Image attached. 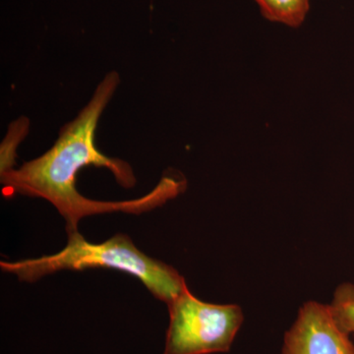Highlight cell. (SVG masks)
<instances>
[{
  "mask_svg": "<svg viewBox=\"0 0 354 354\" xmlns=\"http://www.w3.org/2000/svg\"><path fill=\"white\" fill-rule=\"evenodd\" d=\"M120 83L118 72H109L82 111L60 129L59 136L50 150L19 169L0 174L3 196L20 194L46 200L64 216L69 232L78 230L79 221L85 216L114 212L141 214L162 206L181 194L186 189V180L174 176H165L145 196L127 201H97L83 196L77 190L79 171L92 165L108 169L115 180L127 189L136 184L131 165L104 155L95 143L100 118Z\"/></svg>",
  "mask_w": 354,
  "mask_h": 354,
  "instance_id": "6da1fadb",
  "label": "cell"
},
{
  "mask_svg": "<svg viewBox=\"0 0 354 354\" xmlns=\"http://www.w3.org/2000/svg\"><path fill=\"white\" fill-rule=\"evenodd\" d=\"M68 241L59 252L37 259L0 263L1 270L22 281L34 283L43 277L64 270H118L140 279L160 301L169 304L187 286L176 269L140 251L127 235L116 234L102 243H92L78 230L67 232Z\"/></svg>",
  "mask_w": 354,
  "mask_h": 354,
  "instance_id": "7a4b0ae2",
  "label": "cell"
},
{
  "mask_svg": "<svg viewBox=\"0 0 354 354\" xmlns=\"http://www.w3.org/2000/svg\"><path fill=\"white\" fill-rule=\"evenodd\" d=\"M167 307L169 324L164 354L227 353L243 323L239 305L202 301L188 286Z\"/></svg>",
  "mask_w": 354,
  "mask_h": 354,
  "instance_id": "3957f363",
  "label": "cell"
},
{
  "mask_svg": "<svg viewBox=\"0 0 354 354\" xmlns=\"http://www.w3.org/2000/svg\"><path fill=\"white\" fill-rule=\"evenodd\" d=\"M281 354H354V344L335 321L330 305L308 301L286 332Z\"/></svg>",
  "mask_w": 354,
  "mask_h": 354,
  "instance_id": "277c9868",
  "label": "cell"
},
{
  "mask_svg": "<svg viewBox=\"0 0 354 354\" xmlns=\"http://www.w3.org/2000/svg\"><path fill=\"white\" fill-rule=\"evenodd\" d=\"M266 19L291 28L304 24L310 0H254Z\"/></svg>",
  "mask_w": 354,
  "mask_h": 354,
  "instance_id": "5b68a950",
  "label": "cell"
},
{
  "mask_svg": "<svg viewBox=\"0 0 354 354\" xmlns=\"http://www.w3.org/2000/svg\"><path fill=\"white\" fill-rule=\"evenodd\" d=\"M30 121L25 116L11 123L0 150V174L15 169L18 147L29 133Z\"/></svg>",
  "mask_w": 354,
  "mask_h": 354,
  "instance_id": "8992f818",
  "label": "cell"
},
{
  "mask_svg": "<svg viewBox=\"0 0 354 354\" xmlns=\"http://www.w3.org/2000/svg\"><path fill=\"white\" fill-rule=\"evenodd\" d=\"M330 308L342 329L354 337V286H339Z\"/></svg>",
  "mask_w": 354,
  "mask_h": 354,
  "instance_id": "52a82bcc",
  "label": "cell"
}]
</instances>
